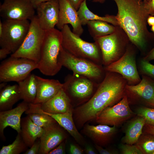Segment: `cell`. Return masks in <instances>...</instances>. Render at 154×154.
<instances>
[{"mask_svg":"<svg viewBox=\"0 0 154 154\" xmlns=\"http://www.w3.org/2000/svg\"><path fill=\"white\" fill-rule=\"evenodd\" d=\"M127 83L120 74L106 71L105 76L92 97L74 111L76 123L82 126L96 119L104 110L119 102L125 95Z\"/></svg>","mask_w":154,"mask_h":154,"instance_id":"1","label":"cell"},{"mask_svg":"<svg viewBox=\"0 0 154 154\" xmlns=\"http://www.w3.org/2000/svg\"><path fill=\"white\" fill-rule=\"evenodd\" d=\"M117 7L116 16L119 26L129 40L140 49L145 46L148 31L147 19L149 15L141 0H113Z\"/></svg>","mask_w":154,"mask_h":154,"instance_id":"2","label":"cell"},{"mask_svg":"<svg viewBox=\"0 0 154 154\" xmlns=\"http://www.w3.org/2000/svg\"><path fill=\"white\" fill-rule=\"evenodd\" d=\"M62 41L61 31L55 28L45 31L37 68L43 74L54 76L62 68L58 58L62 47Z\"/></svg>","mask_w":154,"mask_h":154,"instance_id":"3","label":"cell"},{"mask_svg":"<svg viewBox=\"0 0 154 154\" xmlns=\"http://www.w3.org/2000/svg\"><path fill=\"white\" fill-rule=\"evenodd\" d=\"M61 31L62 45L64 49L75 56L102 64L101 52L96 42H90L84 40L74 33L68 25H65Z\"/></svg>","mask_w":154,"mask_h":154,"instance_id":"4","label":"cell"},{"mask_svg":"<svg viewBox=\"0 0 154 154\" xmlns=\"http://www.w3.org/2000/svg\"><path fill=\"white\" fill-rule=\"evenodd\" d=\"M62 66L72 71L73 74L85 76L99 84L103 79L106 71L102 65L85 58L74 56L62 47L58 58Z\"/></svg>","mask_w":154,"mask_h":154,"instance_id":"5","label":"cell"},{"mask_svg":"<svg viewBox=\"0 0 154 154\" xmlns=\"http://www.w3.org/2000/svg\"><path fill=\"white\" fill-rule=\"evenodd\" d=\"M45 33V31L40 27L35 16L31 20L29 30L21 46L11 56L26 58L38 63Z\"/></svg>","mask_w":154,"mask_h":154,"instance_id":"6","label":"cell"},{"mask_svg":"<svg viewBox=\"0 0 154 154\" xmlns=\"http://www.w3.org/2000/svg\"><path fill=\"white\" fill-rule=\"evenodd\" d=\"M119 28L117 26L116 31L112 34L94 38L100 49L102 64L105 66L119 59L127 48V40Z\"/></svg>","mask_w":154,"mask_h":154,"instance_id":"7","label":"cell"},{"mask_svg":"<svg viewBox=\"0 0 154 154\" xmlns=\"http://www.w3.org/2000/svg\"><path fill=\"white\" fill-rule=\"evenodd\" d=\"M37 67L38 63L32 60L11 56L1 63L0 82H18L26 78Z\"/></svg>","mask_w":154,"mask_h":154,"instance_id":"8","label":"cell"},{"mask_svg":"<svg viewBox=\"0 0 154 154\" xmlns=\"http://www.w3.org/2000/svg\"><path fill=\"white\" fill-rule=\"evenodd\" d=\"M29 20H5L3 30L0 36L1 48L7 49L12 54L15 52L23 42L29 30Z\"/></svg>","mask_w":154,"mask_h":154,"instance_id":"9","label":"cell"},{"mask_svg":"<svg viewBox=\"0 0 154 154\" xmlns=\"http://www.w3.org/2000/svg\"><path fill=\"white\" fill-rule=\"evenodd\" d=\"M105 71L116 73L127 81V84L134 85L141 80L137 69L135 56L129 48L118 60L104 68Z\"/></svg>","mask_w":154,"mask_h":154,"instance_id":"10","label":"cell"},{"mask_svg":"<svg viewBox=\"0 0 154 154\" xmlns=\"http://www.w3.org/2000/svg\"><path fill=\"white\" fill-rule=\"evenodd\" d=\"M99 84L85 76L72 74L66 76L63 88L68 96L83 100L91 98Z\"/></svg>","mask_w":154,"mask_h":154,"instance_id":"11","label":"cell"},{"mask_svg":"<svg viewBox=\"0 0 154 154\" xmlns=\"http://www.w3.org/2000/svg\"><path fill=\"white\" fill-rule=\"evenodd\" d=\"M134 115L129 107L127 97L125 95L118 103L104 110L95 119L99 124L116 126Z\"/></svg>","mask_w":154,"mask_h":154,"instance_id":"12","label":"cell"},{"mask_svg":"<svg viewBox=\"0 0 154 154\" xmlns=\"http://www.w3.org/2000/svg\"><path fill=\"white\" fill-rule=\"evenodd\" d=\"M35 9L29 0H4L0 15L5 20H31L35 16Z\"/></svg>","mask_w":154,"mask_h":154,"instance_id":"13","label":"cell"},{"mask_svg":"<svg viewBox=\"0 0 154 154\" xmlns=\"http://www.w3.org/2000/svg\"><path fill=\"white\" fill-rule=\"evenodd\" d=\"M125 95L127 98L154 107V80L142 75V79L138 84L126 85Z\"/></svg>","mask_w":154,"mask_h":154,"instance_id":"14","label":"cell"},{"mask_svg":"<svg viewBox=\"0 0 154 154\" xmlns=\"http://www.w3.org/2000/svg\"><path fill=\"white\" fill-rule=\"evenodd\" d=\"M36 9V16L40 27L45 31L54 28L58 21L59 0H52L41 3Z\"/></svg>","mask_w":154,"mask_h":154,"instance_id":"15","label":"cell"},{"mask_svg":"<svg viewBox=\"0 0 154 154\" xmlns=\"http://www.w3.org/2000/svg\"><path fill=\"white\" fill-rule=\"evenodd\" d=\"M28 113H42L47 114L53 118L58 124L66 130L79 143L83 144L84 140L75 125L73 118L72 108L66 112L62 114H52L43 111L38 108L36 104L30 103L27 111Z\"/></svg>","mask_w":154,"mask_h":154,"instance_id":"16","label":"cell"},{"mask_svg":"<svg viewBox=\"0 0 154 154\" xmlns=\"http://www.w3.org/2000/svg\"><path fill=\"white\" fill-rule=\"evenodd\" d=\"M29 104L23 101L14 108L0 111V136L1 139H5L4 131L8 126L16 130L18 133H20L21 117L29 108Z\"/></svg>","mask_w":154,"mask_h":154,"instance_id":"17","label":"cell"},{"mask_svg":"<svg viewBox=\"0 0 154 154\" xmlns=\"http://www.w3.org/2000/svg\"><path fill=\"white\" fill-rule=\"evenodd\" d=\"M64 129L57 122L43 128L38 154H48L64 141L66 137Z\"/></svg>","mask_w":154,"mask_h":154,"instance_id":"18","label":"cell"},{"mask_svg":"<svg viewBox=\"0 0 154 154\" xmlns=\"http://www.w3.org/2000/svg\"><path fill=\"white\" fill-rule=\"evenodd\" d=\"M59 19L56 25L57 28L61 30L65 25L70 24L72 27L73 32L80 36L84 29L77 11L67 0H59Z\"/></svg>","mask_w":154,"mask_h":154,"instance_id":"19","label":"cell"},{"mask_svg":"<svg viewBox=\"0 0 154 154\" xmlns=\"http://www.w3.org/2000/svg\"><path fill=\"white\" fill-rule=\"evenodd\" d=\"M37 93L34 104H41L54 96L63 88V83L58 80L42 78L36 75Z\"/></svg>","mask_w":154,"mask_h":154,"instance_id":"20","label":"cell"},{"mask_svg":"<svg viewBox=\"0 0 154 154\" xmlns=\"http://www.w3.org/2000/svg\"><path fill=\"white\" fill-rule=\"evenodd\" d=\"M71 100L63 88L52 98L41 104H35L42 111L52 114H62L71 108Z\"/></svg>","mask_w":154,"mask_h":154,"instance_id":"21","label":"cell"},{"mask_svg":"<svg viewBox=\"0 0 154 154\" xmlns=\"http://www.w3.org/2000/svg\"><path fill=\"white\" fill-rule=\"evenodd\" d=\"M116 126L99 124L96 125L89 124L84 127V133L90 138L95 144L100 146L108 144L111 140L116 131Z\"/></svg>","mask_w":154,"mask_h":154,"instance_id":"22","label":"cell"},{"mask_svg":"<svg viewBox=\"0 0 154 154\" xmlns=\"http://www.w3.org/2000/svg\"><path fill=\"white\" fill-rule=\"evenodd\" d=\"M21 136L26 144L29 147L41 137L43 131V128L35 124L27 115L21 119Z\"/></svg>","mask_w":154,"mask_h":154,"instance_id":"23","label":"cell"},{"mask_svg":"<svg viewBox=\"0 0 154 154\" xmlns=\"http://www.w3.org/2000/svg\"><path fill=\"white\" fill-rule=\"evenodd\" d=\"M20 99L21 98L18 84L6 85L0 91V111L12 109Z\"/></svg>","mask_w":154,"mask_h":154,"instance_id":"24","label":"cell"},{"mask_svg":"<svg viewBox=\"0 0 154 154\" xmlns=\"http://www.w3.org/2000/svg\"><path fill=\"white\" fill-rule=\"evenodd\" d=\"M86 1H84L82 3L77 11L80 21L82 25H86L90 21H100L107 22L115 26H119L116 16L107 15L102 17L95 14L88 7Z\"/></svg>","mask_w":154,"mask_h":154,"instance_id":"25","label":"cell"},{"mask_svg":"<svg viewBox=\"0 0 154 154\" xmlns=\"http://www.w3.org/2000/svg\"><path fill=\"white\" fill-rule=\"evenodd\" d=\"M18 83L21 99L29 103H33L37 93L36 75L30 74L25 79Z\"/></svg>","mask_w":154,"mask_h":154,"instance_id":"26","label":"cell"},{"mask_svg":"<svg viewBox=\"0 0 154 154\" xmlns=\"http://www.w3.org/2000/svg\"><path fill=\"white\" fill-rule=\"evenodd\" d=\"M145 120L143 117L139 116L131 122L122 139L124 143L133 145L135 144L142 134Z\"/></svg>","mask_w":154,"mask_h":154,"instance_id":"27","label":"cell"},{"mask_svg":"<svg viewBox=\"0 0 154 154\" xmlns=\"http://www.w3.org/2000/svg\"><path fill=\"white\" fill-rule=\"evenodd\" d=\"M86 25L90 34L93 39L113 33L116 31L117 26L100 21H90Z\"/></svg>","mask_w":154,"mask_h":154,"instance_id":"28","label":"cell"},{"mask_svg":"<svg viewBox=\"0 0 154 154\" xmlns=\"http://www.w3.org/2000/svg\"><path fill=\"white\" fill-rule=\"evenodd\" d=\"M28 147L23 140L20 133H18L13 142L7 145L3 146L0 154H19L25 152Z\"/></svg>","mask_w":154,"mask_h":154,"instance_id":"29","label":"cell"},{"mask_svg":"<svg viewBox=\"0 0 154 154\" xmlns=\"http://www.w3.org/2000/svg\"><path fill=\"white\" fill-rule=\"evenodd\" d=\"M135 145L143 154H152L154 152V135L142 134Z\"/></svg>","mask_w":154,"mask_h":154,"instance_id":"30","label":"cell"},{"mask_svg":"<svg viewBox=\"0 0 154 154\" xmlns=\"http://www.w3.org/2000/svg\"><path fill=\"white\" fill-rule=\"evenodd\" d=\"M27 115L35 124L42 128L57 122L51 117L43 113H32Z\"/></svg>","mask_w":154,"mask_h":154,"instance_id":"31","label":"cell"},{"mask_svg":"<svg viewBox=\"0 0 154 154\" xmlns=\"http://www.w3.org/2000/svg\"><path fill=\"white\" fill-rule=\"evenodd\" d=\"M136 113L138 116L144 119L145 123L154 126V108L141 107L137 110Z\"/></svg>","mask_w":154,"mask_h":154,"instance_id":"32","label":"cell"},{"mask_svg":"<svg viewBox=\"0 0 154 154\" xmlns=\"http://www.w3.org/2000/svg\"><path fill=\"white\" fill-rule=\"evenodd\" d=\"M140 71L143 75L147 76L154 80V65L149 61L141 59L139 64Z\"/></svg>","mask_w":154,"mask_h":154,"instance_id":"33","label":"cell"},{"mask_svg":"<svg viewBox=\"0 0 154 154\" xmlns=\"http://www.w3.org/2000/svg\"><path fill=\"white\" fill-rule=\"evenodd\" d=\"M119 148L121 154H143L135 145L121 144L119 145Z\"/></svg>","mask_w":154,"mask_h":154,"instance_id":"34","label":"cell"},{"mask_svg":"<svg viewBox=\"0 0 154 154\" xmlns=\"http://www.w3.org/2000/svg\"><path fill=\"white\" fill-rule=\"evenodd\" d=\"M40 147V138L37 139L32 145L29 149H28L23 154H38Z\"/></svg>","mask_w":154,"mask_h":154,"instance_id":"35","label":"cell"},{"mask_svg":"<svg viewBox=\"0 0 154 154\" xmlns=\"http://www.w3.org/2000/svg\"><path fill=\"white\" fill-rule=\"evenodd\" d=\"M65 153V143L64 141L54 148L49 151L48 154H64Z\"/></svg>","mask_w":154,"mask_h":154,"instance_id":"36","label":"cell"},{"mask_svg":"<svg viewBox=\"0 0 154 154\" xmlns=\"http://www.w3.org/2000/svg\"><path fill=\"white\" fill-rule=\"evenodd\" d=\"M143 3L144 7L148 14L154 15V0H151L146 3L143 2Z\"/></svg>","mask_w":154,"mask_h":154,"instance_id":"37","label":"cell"},{"mask_svg":"<svg viewBox=\"0 0 154 154\" xmlns=\"http://www.w3.org/2000/svg\"><path fill=\"white\" fill-rule=\"evenodd\" d=\"M96 149L101 154H115L117 153L116 151L110 149H105L101 146L95 144L94 146Z\"/></svg>","mask_w":154,"mask_h":154,"instance_id":"38","label":"cell"},{"mask_svg":"<svg viewBox=\"0 0 154 154\" xmlns=\"http://www.w3.org/2000/svg\"><path fill=\"white\" fill-rule=\"evenodd\" d=\"M69 151L71 154H82L84 152V150L72 143L70 145Z\"/></svg>","mask_w":154,"mask_h":154,"instance_id":"39","label":"cell"},{"mask_svg":"<svg viewBox=\"0 0 154 154\" xmlns=\"http://www.w3.org/2000/svg\"><path fill=\"white\" fill-rule=\"evenodd\" d=\"M71 5L77 11L82 3L86 0H67Z\"/></svg>","mask_w":154,"mask_h":154,"instance_id":"40","label":"cell"},{"mask_svg":"<svg viewBox=\"0 0 154 154\" xmlns=\"http://www.w3.org/2000/svg\"><path fill=\"white\" fill-rule=\"evenodd\" d=\"M143 130L145 133L154 135V126L145 123Z\"/></svg>","mask_w":154,"mask_h":154,"instance_id":"41","label":"cell"},{"mask_svg":"<svg viewBox=\"0 0 154 154\" xmlns=\"http://www.w3.org/2000/svg\"><path fill=\"white\" fill-rule=\"evenodd\" d=\"M11 53L8 50L6 49L1 48L0 49V60H2L5 59L7 55Z\"/></svg>","mask_w":154,"mask_h":154,"instance_id":"42","label":"cell"},{"mask_svg":"<svg viewBox=\"0 0 154 154\" xmlns=\"http://www.w3.org/2000/svg\"><path fill=\"white\" fill-rule=\"evenodd\" d=\"M31 4L35 9L41 3L49 1L52 0H29Z\"/></svg>","mask_w":154,"mask_h":154,"instance_id":"43","label":"cell"},{"mask_svg":"<svg viewBox=\"0 0 154 154\" xmlns=\"http://www.w3.org/2000/svg\"><path fill=\"white\" fill-rule=\"evenodd\" d=\"M143 59L149 61L154 60V47Z\"/></svg>","mask_w":154,"mask_h":154,"instance_id":"44","label":"cell"},{"mask_svg":"<svg viewBox=\"0 0 154 154\" xmlns=\"http://www.w3.org/2000/svg\"><path fill=\"white\" fill-rule=\"evenodd\" d=\"M84 152L87 154H96L95 150L91 146L87 145L85 147Z\"/></svg>","mask_w":154,"mask_h":154,"instance_id":"45","label":"cell"},{"mask_svg":"<svg viewBox=\"0 0 154 154\" xmlns=\"http://www.w3.org/2000/svg\"><path fill=\"white\" fill-rule=\"evenodd\" d=\"M147 23L150 26L154 25V16L152 15L149 16L147 19Z\"/></svg>","mask_w":154,"mask_h":154,"instance_id":"46","label":"cell"},{"mask_svg":"<svg viewBox=\"0 0 154 154\" xmlns=\"http://www.w3.org/2000/svg\"><path fill=\"white\" fill-rule=\"evenodd\" d=\"M3 22L1 20L0 21V36H1L3 33Z\"/></svg>","mask_w":154,"mask_h":154,"instance_id":"47","label":"cell"},{"mask_svg":"<svg viewBox=\"0 0 154 154\" xmlns=\"http://www.w3.org/2000/svg\"><path fill=\"white\" fill-rule=\"evenodd\" d=\"M92 1L93 2L99 3H104L105 1V0H89Z\"/></svg>","mask_w":154,"mask_h":154,"instance_id":"48","label":"cell"},{"mask_svg":"<svg viewBox=\"0 0 154 154\" xmlns=\"http://www.w3.org/2000/svg\"><path fill=\"white\" fill-rule=\"evenodd\" d=\"M151 31L154 33V25L152 26L151 28Z\"/></svg>","mask_w":154,"mask_h":154,"instance_id":"49","label":"cell"},{"mask_svg":"<svg viewBox=\"0 0 154 154\" xmlns=\"http://www.w3.org/2000/svg\"><path fill=\"white\" fill-rule=\"evenodd\" d=\"M143 2L144 3H146V2H147V1H146V0H143Z\"/></svg>","mask_w":154,"mask_h":154,"instance_id":"50","label":"cell"},{"mask_svg":"<svg viewBox=\"0 0 154 154\" xmlns=\"http://www.w3.org/2000/svg\"><path fill=\"white\" fill-rule=\"evenodd\" d=\"M151 0H146L147 1V2H149V1H150Z\"/></svg>","mask_w":154,"mask_h":154,"instance_id":"51","label":"cell"},{"mask_svg":"<svg viewBox=\"0 0 154 154\" xmlns=\"http://www.w3.org/2000/svg\"><path fill=\"white\" fill-rule=\"evenodd\" d=\"M152 154H154V152Z\"/></svg>","mask_w":154,"mask_h":154,"instance_id":"52","label":"cell"}]
</instances>
